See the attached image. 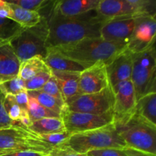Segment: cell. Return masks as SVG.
I'll list each match as a JSON object with an SVG mask.
<instances>
[{
    "instance_id": "cell-7",
    "label": "cell",
    "mask_w": 156,
    "mask_h": 156,
    "mask_svg": "<svg viewBox=\"0 0 156 156\" xmlns=\"http://www.w3.org/2000/svg\"><path fill=\"white\" fill-rule=\"evenodd\" d=\"M54 148L44 142L39 135L18 122L9 127L0 129L1 150L35 151L48 154Z\"/></svg>"
},
{
    "instance_id": "cell-3",
    "label": "cell",
    "mask_w": 156,
    "mask_h": 156,
    "mask_svg": "<svg viewBox=\"0 0 156 156\" xmlns=\"http://www.w3.org/2000/svg\"><path fill=\"white\" fill-rule=\"evenodd\" d=\"M60 146L81 154H86L94 149L108 148L123 149L126 147L113 123L98 129L73 134Z\"/></svg>"
},
{
    "instance_id": "cell-33",
    "label": "cell",
    "mask_w": 156,
    "mask_h": 156,
    "mask_svg": "<svg viewBox=\"0 0 156 156\" xmlns=\"http://www.w3.org/2000/svg\"><path fill=\"white\" fill-rule=\"evenodd\" d=\"M5 97V95L0 90V129L9 127V126L15 124V122L10 120V118L8 117L5 110L4 108L3 101H4Z\"/></svg>"
},
{
    "instance_id": "cell-11",
    "label": "cell",
    "mask_w": 156,
    "mask_h": 156,
    "mask_svg": "<svg viewBox=\"0 0 156 156\" xmlns=\"http://www.w3.org/2000/svg\"><path fill=\"white\" fill-rule=\"evenodd\" d=\"M156 32L155 16L140 15L137 17L136 27L127 45L131 53H138L155 44Z\"/></svg>"
},
{
    "instance_id": "cell-32",
    "label": "cell",
    "mask_w": 156,
    "mask_h": 156,
    "mask_svg": "<svg viewBox=\"0 0 156 156\" xmlns=\"http://www.w3.org/2000/svg\"><path fill=\"white\" fill-rule=\"evenodd\" d=\"M86 155L88 156H127L123 149L112 148L94 149L87 152Z\"/></svg>"
},
{
    "instance_id": "cell-31",
    "label": "cell",
    "mask_w": 156,
    "mask_h": 156,
    "mask_svg": "<svg viewBox=\"0 0 156 156\" xmlns=\"http://www.w3.org/2000/svg\"><path fill=\"white\" fill-rule=\"evenodd\" d=\"M39 91L46 93V94H49V95L56 98L57 100H59L61 101L64 102V100L63 98H62V94H61V91L60 90H59V86H58L57 83H56L54 78L52 76L51 78L48 80V82H47V83L43 86V88H41V90H39ZM64 103H65V102H64Z\"/></svg>"
},
{
    "instance_id": "cell-5",
    "label": "cell",
    "mask_w": 156,
    "mask_h": 156,
    "mask_svg": "<svg viewBox=\"0 0 156 156\" xmlns=\"http://www.w3.org/2000/svg\"><path fill=\"white\" fill-rule=\"evenodd\" d=\"M126 147L156 155V126L134 114L126 123L115 126Z\"/></svg>"
},
{
    "instance_id": "cell-29",
    "label": "cell",
    "mask_w": 156,
    "mask_h": 156,
    "mask_svg": "<svg viewBox=\"0 0 156 156\" xmlns=\"http://www.w3.org/2000/svg\"><path fill=\"white\" fill-rule=\"evenodd\" d=\"M7 2L21 9L37 12L45 8L50 2V1H46V0H15V1Z\"/></svg>"
},
{
    "instance_id": "cell-37",
    "label": "cell",
    "mask_w": 156,
    "mask_h": 156,
    "mask_svg": "<svg viewBox=\"0 0 156 156\" xmlns=\"http://www.w3.org/2000/svg\"><path fill=\"white\" fill-rule=\"evenodd\" d=\"M0 18H12V9L10 4L7 1L0 0Z\"/></svg>"
},
{
    "instance_id": "cell-17",
    "label": "cell",
    "mask_w": 156,
    "mask_h": 156,
    "mask_svg": "<svg viewBox=\"0 0 156 156\" xmlns=\"http://www.w3.org/2000/svg\"><path fill=\"white\" fill-rule=\"evenodd\" d=\"M100 0H68L56 1L53 9L65 17H75L83 15L97 9Z\"/></svg>"
},
{
    "instance_id": "cell-4",
    "label": "cell",
    "mask_w": 156,
    "mask_h": 156,
    "mask_svg": "<svg viewBox=\"0 0 156 156\" xmlns=\"http://www.w3.org/2000/svg\"><path fill=\"white\" fill-rule=\"evenodd\" d=\"M48 34L47 21L45 17L42 16L37 25L24 28L9 44L21 62L37 56L45 59L47 54Z\"/></svg>"
},
{
    "instance_id": "cell-39",
    "label": "cell",
    "mask_w": 156,
    "mask_h": 156,
    "mask_svg": "<svg viewBox=\"0 0 156 156\" xmlns=\"http://www.w3.org/2000/svg\"><path fill=\"white\" fill-rule=\"evenodd\" d=\"M9 152H9V151H5V150H1L0 149V156L5 155V154L6 153H9Z\"/></svg>"
},
{
    "instance_id": "cell-6",
    "label": "cell",
    "mask_w": 156,
    "mask_h": 156,
    "mask_svg": "<svg viewBox=\"0 0 156 156\" xmlns=\"http://www.w3.org/2000/svg\"><path fill=\"white\" fill-rule=\"evenodd\" d=\"M131 82L136 101L151 92H155L156 54L155 44L146 50L132 53Z\"/></svg>"
},
{
    "instance_id": "cell-26",
    "label": "cell",
    "mask_w": 156,
    "mask_h": 156,
    "mask_svg": "<svg viewBox=\"0 0 156 156\" xmlns=\"http://www.w3.org/2000/svg\"><path fill=\"white\" fill-rule=\"evenodd\" d=\"M27 108H28V114L31 123L44 118H61L59 114L44 108L40 105L35 99L29 96Z\"/></svg>"
},
{
    "instance_id": "cell-34",
    "label": "cell",
    "mask_w": 156,
    "mask_h": 156,
    "mask_svg": "<svg viewBox=\"0 0 156 156\" xmlns=\"http://www.w3.org/2000/svg\"><path fill=\"white\" fill-rule=\"evenodd\" d=\"M48 156H88L86 154H81L74 152L69 148L59 146L52 149L48 153Z\"/></svg>"
},
{
    "instance_id": "cell-9",
    "label": "cell",
    "mask_w": 156,
    "mask_h": 156,
    "mask_svg": "<svg viewBox=\"0 0 156 156\" xmlns=\"http://www.w3.org/2000/svg\"><path fill=\"white\" fill-rule=\"evenodd\" d=\"M61 119L63 122L66 131L70 135H73L111 124L113 123V111H110L105 114L95 115L70 111L65 105L61 114Z\"/></svg>"
},
{
    "instance_id": "cell-21",
    "label": "cell",
    "mask_w": 156,
    "mask_h": 156,
    "mask_svg": "<svg viewBox=\"0 0 156 156\" xmlns=\"http://www.w3.org/2000/svg\"><path fill=\"white\" fill-rule=\"evenodd\" d=\"M28 129L37 135L54 133L66 131L61 118H44L32 122Z\"/></svg>"
},
{
    "instance_id": "cell-24",
    "label": "cell",
    "mask_w": 156,
    "mask_h": 156,
    "mask_svg": "<svg viewBox=\"0 0 156 156\" xmlns=\"http://www.w3.org/2000/svg\"><path fill=\"white\" fill-rule=\"evenodd\" d=\"M27 93L29 97L33 98L43 107L59 114L61 117V114L66 105L63 101L57 100L41 91H27Z\"/></svg>"
},
{
    "instance_id": "cell-1",
    "label": "cell",
    "mask_w": 156,
    "mask_h": 156,
    "mask_svg": "<svg viewBox=\"0 0 156 156\" xmlns=\"http://www.w3.org/2000/svg\"><path fill=\"white\" fill-rule=\"evenodd\" d=\"M46 19L49 30L47 50L85 38L101 37V28L110 20L99 15L96 9L79 16L65 17L53 7Z\"/></svg>"
},
{
    "instance_id": "cell-38",
    "label": "cell",
    "mask_w": 156,
    "mask_h": 156,
    "mask_svg": "<svg viewBox=\"0 0 156 156\" xmlns=\"http://www.w3.org/2000/svg\"><path fill=\"white\" fill-rule=\"evenodd\" d=\"M123 151L127 156H156L155 155H152V154L137 150V149H134L129 147H125L123 149Z\"/></svg>"
},
{
    "instance_id": "cell-8",
    "label": "cell",
    "mask_w": 156,
    "mask_h": 156,
    "mask_svg": "<svg viewBox=\"0 0 156 156\" xmlns=\"http://www.w3.org/2000/svg\"><path fill=\"white\" fill-rule=\"evenodd\" d=\"M65 105L70 111L100 115L112 111L114 94L111 87H108L100 92L75 96L66 101Z\"/></svg>"
},
{
    "instance_id": "cell-35",
    "label": "cell",
    "mask_w": 156,
    "mask_h": 156,
    "mask_svg": "<svg viewBox=\"0 0 156 156\" xmlns=\"http://www.w3.org/2000/svg\"><path fill=\"white\" fill-rule=\"evenodd\" d=\"M15 97V100L16 103L18 104V106L21 108L22 111L28 112V95H27V91H23V92L19 93V94H16L14 96Z\"/></svg>"
},
{
    "instance_id": "cell-14",
    "label": "cell",
    "mask_w": 156,
    "mask_h": 156,
    "mask_svg": "<svg viewBox=\"0 0 156 156\" xmlns=\"http://www.w3.org/2000/svg\"><path fill=\"white\" fill-rule=\"evenodd\" d=\"M108 82L111 88L120 82L131 80L132 53L126 49L105 65Z\"/></svg>"
},
{
    "instance_id": "cell-28",
    "label": "cell",
    "mask_w": 156,
    "mask_h": 156,
    "mask_svg": "<svg viewBox=\"0 0 156 156\" xmlns=\"http://www.w3.org/2000/svg\"><path fill=\"white\" fill-rule=\"evenodd\" d=\"M50 69L45 70L38 73L28 80L24 81L26 91H39L51 78Z\"/></svg>"
},
{
    "instance_id": "cell-22",
    "label": "cell",
    "mask_w": 156,
    "mask_h": 156,
    "mask_svg": "<svg viewBox=\"0 0 156 156\" xmlns=\"http://www.w3.org/2000/svg\"><path fill=\"white\" fill-rule=\"evenodd\" d=\"M47 69H50L47 67L44 59L39 56H34L21 62L18 76L23 81H26Z\"/></svg>"
},
{
    "instance_id": "cell-36",
    "label": "cell",
    "mask_w": 156,
    "mask_h": 156,
    "mask_svg": "<svg viewBox=\"0 0 156 156\" xmlns=\"http://www.w3.org/2000/svg\"><path fill=\"white\" fill-rule=\"evenodd\" d=\"M47 153L35 151H16L6 153L2 156H45Z\"/></svg>"
},
{
    "instance_id": "cell-19",
    "label": "cell",
    "mask_w": 156,
    "mask_h": 156,
    "mask_svg": "<svg viewBox=\"0 0 156 156\" xmlns=\"http://www.w3.org/2000/svg\"><path fill=\"white\" fill-rule=\"evenodd\" d=\"M62 94L64 102L79 95V76L81 73L59 72L50 70Z\"/></svg>"
},
{
    "instance_id": "cell-20",
    "label": "cell",
    "mask_w": 156,
    "mask_h": 156,
    "mask_svg": "<svg viewBox=\"0 0 156 156\" xmlns=\"http://www.w3.org/2000/svg\"><path fill=\"white\" fill-rule=\"evenodd\" d=\"M135 114L156 126V92L146 94L136 101Z\"/></svg>"
},
{
    "instance_id": "cell-10",
    "label": "cell",
    "mask_w": 156,
    "mask_h": 156,
    "mask_svg": "<svg viewBox=\"0 0 156 156\" xmlns=\"http://www.w3.org/2000/svg\"><path fill=\"white\" fill-rule=\"evenodd\" d=\"M114 94L113 123L115 126L126 123L135 114V91L131 80L117 84L112 88Z\"/></svg>"
},
{
    "instance_id": "cell-16",
    "label": "cell",
    "mask_w": 156,
    "mask_h": 156,
    "mask_svg": "<svg viewBox=\"0 0 156 156\" xmlns=\"http://www.w3.org/2000/svg\"><path fill=\"white\" fill-rule=\"evenodd\" d=\"M21 62L9 43H0V84L18 76Z\"/></svg>"
},
{
    "instance_id": "cell-18",
    "label": "cell",
    "mask_w": 156,
    "mask_h": 156,
    "mask_svg": "<svg viewBox=\"0 0 156 156\" xmlns=\"http://www.w3.org/2000/svg\"><path fill=\"white\" fill-rule=\"evenodd\" d=\"M44 61L50 70L59 72L82 73L87 68L91 66L88 64L82 63L66 57L51 50H47V54Z\"/></svg>"
},
{
    "instance_id": "cell-25",
    "label": "cell",
    "mask_w": 156,
    "mask_h": 156,
    "mask_svg": "<svg viewBox=\"0 0 156 156\" xmlns=\"http://www.w3.org/2000/svg\"><path fill=\"white\" fill-rule=\"evenodd\" d=\"M24 29L12 19L0 18V43H10Z\"/></svg>"
},
{
    "instance_id": "cell-2",
    "label": "cell",
    "mask_w": 156,
    "mask_h": 156,
    "mask_svg": "<svg viewBox=\"0 0 156 156\" xmlns=\"http://www.w3.org/2000/svg\"><path fill=\"white\" fill-rule=\"evenodd\" d=\"M127 49V44L109 42L101 37L85 38L77 42L50 48L62 56L82 63L94 65L101 62L106 65L113 58Z\"/></svg>"
},
{
    "instance_id": "cell-12",
    "label": "cell",
    "mask_w": 156,
    "mask_h": 156,
    "mask_svg": "<svg viewBox=\"0 0 156 156\" xmlns=\"http://www.w3.org/2000/svg\"><path fill=\"white\" fill-rule=\"evenodd\" d=\"M139 16L140 15L109 20L101 28V37L109 42L123 43L128 45Z\"/></svg>"
},
{
    "instance_id": "cell-15",
    "label": "cell",
    "mask_w": 156,
    "mask_h": 156,
    "mask_svg": "<svg viewBox=\"0 0 156 156\" xmlns=\"http://www.w3.org/2000/svg\"><path fill=\"white\" fill-rule=\"evenodd\" d=\"M98 13L108 19L143 15L130 0H100L96 9Z\"/></svg>"
},
{
    "instance_id": "cell-27",
    "label": "cell",
    "mask_w": 156,
    "mask_h": 156,
    "mask_svg": "<svg viewBox=\"0 0 156 156\" xmlns=\"http://www.w3.org/2000/svg\"><path fill=\"white\" fill-rule=\"evenodd\" d=\"M0 90L5 95L15 96L23 91H26L24 81L17 76L0 84Z\"/></svg>"
},
{
    "instance_id": "cell-13",
    "label": "cell",
    "mask_w": 156,
    "mask_h": 156,
    "mask_svg": "<svg viewBox=\"0 0 156 156\" xmlns=\"http://www.w3.org/2000/svg\"><path fill=\"white\" fill-rule=\"evenodd\" d=\"M110 87L105 64L96 62L80 73L79 94L98 93Z\"/></svg>"
},
{
    "instance_id": "cell-30",
    "label": "cell",
    "mask_w": 156,
    "mask_h": 156,
    "mask_svg": "<svg viewBox=\"0 0 156 156\" xmlns=\"http://www.w3.org/2000/svg\"><path fill=\"white\" fill-rule=\"evenodd\" d=\"M70 134L66 131L59 133H54L45 134V135H41V138L48 143L49 145L53 146V148L59 147L61 145L65 143L66 140L69 138Z\"/></svg>"
},
{
    "instance_id": "cell-40",
    "label": "cell",
    "mask_w": 156,
    "mask_h": 156,
    "mask_svg": "<svg viewBox=\"0 0 156 156\" xmlns=\"http://www.w3.org/2000/svg\"><path fill=\"white\" fill-rule=\"evenodd\" d=\"M45 156H48V154H47V155H45Z\"/></svg>"
},
{
    "instance_id": "cell-23",
    "label": "cell",
    "mask_w": 156,
    "mask_h": 156,
    "mask_svg": "<svg viewBox=\"0 0 156 156\" xmlns=\"http://www.w3.org/2000/svg\"><path fill=\"white\" fill-rule=\"evenodd\" d=\"M9 4L12 9L11 19L15 21L24 28H29L37 25L42 18V15L40 12L26 10L11 3Z\"/></svg>"
}]
</instances>
